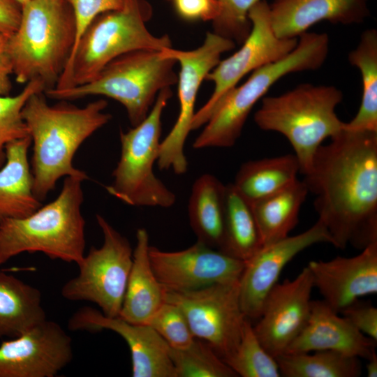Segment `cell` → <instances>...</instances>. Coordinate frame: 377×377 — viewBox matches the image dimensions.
<instances>
[{"instance_id": "6da1fadb", "label": "cell", "mask_w": 377, "mask_h": 377, "mask_svg": "<svg viewBox=\"0 0 377 377\" xmlns=\"http://www.w3.org/2000/svg\"><path fill=\"white\" fill-rule=\"evenodd\" d=\"M320 145L303 180L332 244L377 241V132L345 129Z\"/></svg>"}, {"instance_id": "7a4b0ae2", "label": "cell", "mask_w": 377, "mask_h": 377, "mask_svg": "<svg viewBox=\"0 0 377 377\" xmlns=\"http://www.w3.org/2000/svg\"><path fill=\"white\" fill-rule=\"evenodd\" d=\"M45 97L44 92L32 94L22 110L33 149L34 192L41 202L61 178L88 179L84 171L74 166L73 157L83 142L112 118L105 112L108 101L103 98L78 107L66 101L50 105Z\"/></svg>"}, {"instance_id": "3957f363", "label": "cell", "mask_w": 377, "mask_h": 377, "mask_svg": "<svg viewBox=\"0 0 377 377\" xmlns=\"http://www.w3.org/2000/svg\"><path fill=\"white\" fill-rule=\"evenodd\" d=\"M84 181L66 177L54 200L25 217L0 221V265L26 252H40L77 265L81 263L86 245L81 209Z\"/></svg>"}, {"instance_id": "277c9868", "label": "cell", "mask_w": 377, "mask_h": 377, "mask_svg": "<svg viewBox=\"0 0 377 377\" xmlns=\"http://www.w3.org/2000/svg\"><path fill=\"white\" fill-rule=\"evenodd\" d=\"M75 38V18L68 0H27L21 4L17 29L8 38V52L17 82L40 80L54 88Z\"/></svg>"}, {"instance_id": "5b68a950", "label": "cell", "mask_w": 377, "mask_h": 377, "mask_svg": "<svg viewBox=\"0 0 377 377\" xmlns=\"http://www.w3.org/2000/svg\"><path fill=\"white\" fill-rule=\"evenodd\" d=\"M342 99V91L334 86L301 84L279 96H264L254 121L260 129L287 138L305 175L323 141L343 128L335 112Z\"/></svg>"}, {"instance_id": "8992f818", "label": "cell", "mask_w": 377, "mask_h": 377, "mask_svg": "<svg viewBox=\"0 0 377 377\" xmlns=\"http://www.w3.org/2000/svg\"><path fill=\"white\" fill-rule=\"evenodd\" d=\"M151 8L144 0H125L119 9L98 15L82 35L54 88L64 89L91 80L115 58L140 50L172 47L169 36H156L146 27Z\"/></svg>"}, {"instance_id": "52a82bcc", "label": "cell", "mask_w": 377, "mask_h": 377, "mask_svg": "<svg viewBox=\"0 0 377 377\" xmlns=\"http://www.w3.org/2000/svg\"><path fill=\"white\" fill-rule=\"evenodd\" d=\"M328 52L326 34L306 31L301 34L297 46L288 55L254 70L244 83L229 91L205 124L193 147L233 146L253 106L272 85L288 74L318 69Z\"/></svg>"}, {"instance_id": "ba28073f", "label": "cell", "mask_w": 377, "mask_h": 377, "mask_svg": "<svg viewBox=\"0 0 377 377\" xmlns=\"http://www.w3.org/2000/svg\"><path fill=\"white\" fill-rule=\"evenodd\" d=\"M176 63L161 51H132L109 62L88 82L52 88L44 94L50 98L66 101L89 96L114 99L124 107L131 126H135L147 116L159 91L177 84Z\"/></svg>"}, {"instance_id": "9c48e42d", "label": "cell", "mask_w": 377, "mask_h": 377, "mask_svg": "<svg viewBox=\"0 0 377 377\" xmlns=\"http://www.w3.org/2000/svg\"><path fill=\"white\" fill-rule=\"evenodd\" d=\"M172 95L170 87L163 89L144 120L119 133L120 156L105 189L125 204L168 208L175 203V194L154 172L161 141V117Z\"/></svg>"}, {"instance_id": "30bf717a", "label": "cell", "mask_w": 377, "mask_h": 377, "mask_svg": "<svg viewBox=\"0 0 377 377\" xmlns=\"http://www.w3.org/2000/svg\"><path fill=\"white\" fill-rule=\"evenodd\" d=\"M96 222L103 235L99 248L91 246L77 265V276L62 286L61 294L69 301L96 304L106 316H119L133 263V250L124 235L101 214Z\"/></svg>"}, {"instance_id": "8fae6325", "label": "cell", "mask_w": 377, "mask_h": 377, "mask_svg": "<svg viewBox=\"0 0 377 377\" xmlns=\"http://www.w3.org/2000/svg\"><path fill=\"white\" fill-rule=\"evenodd\" d=\"M235 44L214 32H207L203 43L195 50L186 51L168 47L161 51L163 55L179 64L180 71L177 82L179 115L171 131L161 141L156 162L160 170H172L177 175L187 171L184 145L192 131L198 90L207 75L221 61V54L234 49Z\"/></svg>"}, {"instance_id": "7c38bea8", "label": "cell", "mask_w": 377, "mask_h": 377, "mask_svg": "<svg viewBox=\"0 0 377 377\" xmlns=\"http://www.w3.org/2000/svg\"><path fill=\"white\" fill-rule=\"evenodd\" d=\"M251 28L242 47L219 64L205 80L214 84L207 101L195 112L192 131L205 125L223 98L246 74L268 64L279 61L297 46L298 38H282L274 33L266 0L256 3L248 14Z\"/></svg>"}, {"instance_id": "4fadbf2b", "label": "cell", "mask_w": 377, "mask_h": 377, "mask_svg": "<svg viewBox=\"0 0 377 377\" xmlns=\"http://www.w3.org/2000/svg\"><path fill=\"white\" fill-rule=\"evenodd\" d=\"M165 301L180 309L194 337L208 343L223 360L235 351L246 319L240 305L239 282L184 292L165 290Z\"/></svg>"}, {"instance_id": "5bb4252c", "label": "cell", "mask_w": 377, "mask_h": 377, "mask_svg": "<svg viewBox=\"0 0 377 377\" xmlns=\"http://www.w3.org/2000/svg\"><path fill=\"white\" fill-rule=\"evenodd\" d=\"M149 258L167 290L190 291L216 283L239 282L245 262L199 242L177 251L149 246Z\"/></svg>"}, {"instance_id": "9a60e30c", "label": "cell", "mask_w": 377, "mask_h": 377, "mask_svg": "<svg viewBox=\"0 0 377 377\" xmlns=\"http://www.w3.org/2000/svg\"><path fill=\"white\" fill-rule=\"evenodd\" d=\"M323 242L332 244V238L318 220L303 232L263 245L246 260L239 281V302L246 318L258 320L285 266L303 250Z\"/></svg>"}, {"instance_id": "2e32d148", "label": "cell", "mask_w": 377, "mask_h": 377, "mask_svg": "<svg viewBox=\"0 0 377 377\" xmlns=\"http://www.w3.org/2000/svg\"><path fill=\"white\" fill-rule=\"evenodd\" d=\"M72 339L45 320L0 345V377H54L71 362Z\"/></svg>"}, {"instance_id": "e0dca14e", "label": "cell", "mask_w": 377, "mask_h": 377, "mask_svg": "<svg viewBox=\"0 0 377 377\" xmlns=\"http://www.w3.org/2000/svg\"><path fill=\"white\" fill-rule=\"evenodd\" d=\"M313 288L306 266L293 279L277 283L268 294L253 328L263 346L275 358L286 352L306 325Z\"/></svg>"}, {"instance_id": "ac0fdd59", "label": "cell", "mask_w": 377, "mask_h": 377, "mask_svg": "<svg viewBox=\"0 0 377 377\" xmlns=\"http://www.w3.org/2000/svg\"><path fill=\"white\" fill-rule=\"evenodd\" d=\"M71 331H113L127 343L133 377H177L170 347L149 325L134 324L119 316L108 317L91 306L77 309L68 319Z\"/></svg>"}, {"instance_id": "d6986e66", "label": "cell", "mask_w": 377, "mask_h": 377, "mask_svg": "<svg viewBox=\"0 0 377 377\" xmlns=\"http://www.w3.org/2000/svg\"><path fill=\"white\" fill-rule=\"evenodd\" d=\"M353 257L311 260L307 265L313 286L335 311L362 297L377 293V241Z\"/></svg>"}, {"instance_id": "ffe728a7", "label": "cell", "mask_w": 377, "mask_h": 377, "mask_svg": "<svg viewBox=\"0 0 377 377\" xmlns=\"http://www.w3.org/2000/svg\"><path fill=\"white\" fill-rule=\"evenodd\" d=\"M376 342L323 300H311L306 325L284 353L330 350L367 360L375 351Z\"/></svg>"}, {"instance_id": "44dd1931", "label": "cell", "mask_w": 377, "mask_h": 377, "mask_svg": "<svg viewBox=\"0 0 377 377\" xmlns=\"http://www.w3.org/2000/svg\"><path fill=\"white\" fill-rule=\"evenodd\" d=\"M269 11L273 30L282 38H298L322 21L359 24L370 14L367 0H273Z\"/></svg>"}, {"instance_id": "7402d4cb", "label": "cell", "mask_w": 377, "mask_h": 377, "mask_svg": "<svg viewBox=\"0 0 377 377\" xmlns=\"http://www.w3.org/2000/svg\"><path fill=\"white\" fill-rule=\"evenodd\" d=\"M135 237L132 266L119 316L131 323L149 325L165 302V290L155 276L149 261L147 230L138 228Z\"/></svg>"}, {"instance_id": "603a6c76", "label": "cell", "mask_w": 377, "mask_h": 377, "mask_svg": "<svg viewBox=\"0 0 377 377\" xmlns=\"http://www.w3.org/2000/svg\"><path fill=\"white\" fill-rule=\"evenodd\" d=\"M31 145L29 136L6 147V161L0 168V221L25 217L42 205L34 192L28 156Z\"/></svg>"}, {"instance_id": "cb8c5ba5", "label": "cell", "mask_w": 377, "mask_h": 377, "mask_svg": "<svg viewBox=\"0 0 377 377\" xmlns=\"http://www.w3.org/2000/svg\"><path fill=\"white\" fill-rule=\"evenodd\" d=\"M226 185L211 174L193 182L188 204L191 227L197 241L221 251L224 242Z\"/></svg>"}, {"instance_id": "d4e9b609", "label": "cell", "mask_w": 377, "mask_h": 377, "mask_svg": "<svg viewBox=\"0 0 377 377\" xmlns=\"http://www.w3.org/2000/svg\"><path fill=\"white\" fill-rule=\"evenodd\" d=\"M40 291L0 271V338H15L46 320Z\"/></svg>"}, {"instance_id": "484cf974", "label": "cell", "mask_w": 377, "mask_h": 377, "mask_svg": "<svg viewBox=\"0 0 377 377\" xmlns=\"http://www.w3.org/2000/svg\"><path fill=\"white\" fill-rule=\"evenodd\" d=\"M300 172L295 154L249 161L239 168L232 183L251 204L279 192L297 180Z\"/></svg>"}, {"instance_id": "4316f807", "label": "cell", "mask_w": 377, "mask_h": 377, "mask_svg": "<svg viewBox=\"0 0 377 377\" xmlns=\"http://www.w3.org/2000/svg\"><path fill=\"white\" fill-rule=\"evenodd\" d=\"M308 193L304 182L297 179L283 190L251 204L263 245L289 235L298 223Z\"/></svg>"}, {"instance_id": "83f0119b", "label": "cell", "mask_w": 377, "mask_h": 377, "mask_svg": "<svg viewBox=\"0 0 377 377\" xmlns=\"http://www.w3.org/2000/svg\"><path fill=\"white\" fill-rule=\"evenodd\" d=\"M224 242L221 251L246 262L263 246L252 205L232 183L226 185Z\"/></svg>"}, {"instance_id": "f1b7e54d", "label": "cell", "mask_w": 377, "mask_h": 377, "mask_svg": "<svg viewBox=\"0 0 377 377\" xmlns=\"http://www.w3.org/2000/svg\"><path fill=\"white\" fill-rule=\"evenodd\" d=\"M350 64L361 73L362 93L360 106L353 119L344 122L351 131L377 132V31L365 30L356 48L348 54Z\"/></svg>"}, {"instance_id": "f546056e", "label": "cell", "mask_w": 377, "mask_h": 377, "mask_svg": "<svg viewBox=\"0 0 377 377\" xmlns=\"http://www.w3.org/2000/svg\"><path fill=\"white\" fill-rule=\"evenodd\" d=\"M283 353L276 357L281 376L358 377L362 374L360 358L337 351Z\"/></svg>"}, {"instance_id": "4dcf8cb0", "label": "cell", "mask_w": 377, "mask_h": 377, "mask_svg": "<svg viewBox=\"0 0 377 377\" xmlns=\"http://www.w3.org/2000/svg\"><path fill=\"white\" fill-rule=\"evenodd\" d=\"M242 377H279V365L257 338L251 320L246 319L240 341L235 351L223 360Z\"/></svg>"}, {"instance_id": "1f68e13d", "label": "cell", "mask_w": 377, "mask_h": 377, "mask_svg": "<svg viewBox=\"0 0 377 377\" xmlns=\"http://www.w3.org/2000/svg\"><path fill=\"white\" fill-rule=\"evenodd\" d=\"M177 377H237V375L206 341L195 338L185 349L170 348Z\"/></svg>"}, {"instance_id": "d6a6232c", "label": "cell", "mask_w": 377, "mask_h": 377, "mask_svg": "<svg viewBox=\"0 0 377 377\" xmlns=\"http://www.w3.org/2000/svg\"><path fill=\"white\" fill-rule=\"evenodd\" d=\"M45 86L40 80L25 84L15 96H0V168L6 161V147L10 142L29 137L22 110L27 99L34 94L44 92Z\"/></svg>"}, {"instance_id": "836d02e7", "label": "cell", "mask_w": 377, "mask_h": 377, "mask_svg": "<svg viewBox=\"0 0 377 377\" xmlns=\"http://www.w3.org/2000/svg\"><path fill=\"white\" fill-rule=\"evenodd\" d=\"M260 0H216L221 7L219 16L212 21L213 32L242 44L250 33L251 24L248 14Z\"/></svg>"}, {"instance_id": "e575fe53", "label": "cell", "mask_w": 377, "mask_h": 377, "mask_svg": "<svg viewBox=\"0 0 377 377\" xmlns=\"http://www.w3.org/2000/svg\"><path fill=\"white\" fill-rule=\"evenodd\" d=\"M149 325L173 349H185L195 338L180 309L166 301L152 317Z\"/></svg>"}, {"instance_id": "d590c367", "label": "cell", "mask_w": 377, "mask_h": 377, "mask_svg": "<svg viewBox=\"0 0 377 377\" xmlns=\"http://www.w3.org/2000/svg\"><path fill=\"white\" fill-rule=\"evenodd\" d=\"M73 12L75 38L71 54L82 35L91 22L99 15L121 8L125 0H68ZM70 54V56H71Z\"/></svg>"}, {"instance_id": "8d00e7d4", "label": "cell", "mask_w": 377, "mask_h": 377, "mask_svg": "<svg viewBox=\"0 0 377 377\" xmlns=\"http://www.w3.org/2000/svg\"><path fill=\"white\" fill-rule=\"evenodd\" d=\"M340 313L360 332L377 341V309L374 306L358 300Z\"/></svg>"}, {"instance_id": "74e56055", "label": "cell", "mask_w": 377, "mask_h": 377, "mask_svg": "<svg viewBox=\"0 0 377 377\" xmlns=\"http://www.w3.org/2000/svg\"><path fill=\"white\" fill-rule=\"evenodd\" d=\"M177 14L186 20L213 21L221 7L216 0H172Z\"/></svg>"}, {"instance_id": "f35d334b", "label": "cell", "mask_w": 377, "mask_h": 377, "mask_svg": "<svg viewBox=\"0 0 377 377\" xmlns=\"http://www.w3.org/2000/svg\"><path fill=\"white\" fill-rule=\"evenodd\" d=\"M21 5L16 0H0V34L10 36L18 28Z\"/></svg>"}, {"instance_id": "ab89813d", "label": "cell", "mask_w": 377, "mask_h": 377, "mask_svg": "<svg viewBox=\"0 0 377 377\" xmlns=\"http://www.w3.org/2000/svg\"><path fill=\"white\" fill-rule=\"evenodd\" d=\"M8 36L0 34V96H8L12 89L13 67L7 45Z\"/></svg>"}, {"instance_id": "60d3db41", "label": "cell", "mask_w": 377, "mask_h": 377, "mask_svg": "<svg viewBox=\"0 0 377 377\" xmlns=\"http://www.w3.org/2000/svg\"><path fill=\"white\" fill-rule=\"evenodd\" d=\"M366 365L367 376L368 377L377 376V355L376 350L367 360Z\"/></svg>"}, {"instance_id": "b9f144b4", "label": "cell", "mask_w": 377, "mask_h": 377, "mask_svg": "<svg viewBox=\"0 0 377 377\" xmlns=\"http://www.w3.org/2000/svg\"><path fill=\"white\" fill-rule=\"evenodd\" d=\"M16 1L21 5L22 3L27 1V0H16Z\"/></svg>"}]
</instances>
